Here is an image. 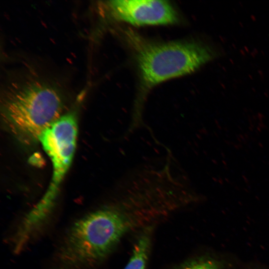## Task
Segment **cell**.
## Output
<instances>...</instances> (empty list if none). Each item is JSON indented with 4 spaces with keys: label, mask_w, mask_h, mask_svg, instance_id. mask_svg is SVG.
Here are the masks:
<instances>
[{
    "label": "cell",
    "mask_w": 269,
    "mask_h": 269,
    "mask_svg": "<svg viewBox=\"0 0 269 269\" xmlns=\"http://www.w3.org/2000/svg\"><path fill=\"white\" fill-rule=\"evenodd\" d=\"M108 5L116 18L134 25L171 24L178 20L174 8L165 0H111Z\"/></svg>",
    "instance_id": "5b68a950"
},
{
    "label": "cell",
    "mask_w": 269,
    "mask_h": 269,
    "mask_svg": "<svg viewBox=\"0 0 269 269\" xmlns=\"http://www.w3.org/2000/svg\"><path fill=\"white\" fill-rule=\"evenodd\" d=\"M154 225L142 229L133 248L132 256L124 269H146L150 253Z\"/></svg>",
    "instance_id": "8992f818"
},
{
    "label": "cell",
    "mask_w": 269,
    "mask_h": 269,
    "mask_svg": "<svg viewBox=\"0 0 269 269\" xmlns=\"http://www.w3.org/2000/svg\"><path fill=\"white\" fill-rule=\"evenodd\" d=\"M119 243L103 206L69 225L46 269H97Z\"/></svg>",
    "instance_id": "7a4b0ae2"
},
{
    "label": "cell",
    "mask_w": 269,
    "mask_h": 269,
    "mask_svg": "<svg viewBox=\"0 0 269 269\" xmlns=\"http://www.w3.org/2000/svg\"><path fill=\"white\" fill-rule=\"evenodd\" d=\"M174 269H221L217 260L207 257H201L188 260Z\"/></svg>",
    "instance_id": "52a82bcc"
},
{
    "label": "cell",
    "mask_w": 269,
    "mask_h": 269,
    "mask_svg": "<svg viewBox=\"0 0 269 269\" xmlns=\"http://www.w3.org/2000/svg\"><path fill=\"white\" fill-rule=\"evenodd\" d=\"M15 84L1 96V121L16 139L31 145L39 141L42 133L62 116L63 96L58 88L43 81Z\"/></svg>",
    "instance_id": "6da1fadb"
},
{
    "label": "cell",
    "mask_w": 269,
    "mask_h": 269,
    "mask_svg": "<svg viewBox=\"0 0 269 269\" xmlns=\"http://www.w3.org/2000/svg\"><path fill=\"white\" fill-rule=\"evenodd\" d=\"M77 134L76 117L70 112L62 115L39 136V141L52 162V176L43 196L25 215L27 223L33 228L44 229L52 222L60 184L74 156Z\"/></svg>",
    "instance_id": "3957f363"
},
{
    "label": "cell",
    "mask_w": 269,
    "mask_h": 269,
    "mask_svg": "<svg viewBox=\"0 0 269 269\" xmlns=\"http://www.w3.org/2000/svg\"><path fill=\"white\" fill-rule=\"evenodd\" d=\"M211 56L201 44L174 41L144 43L137 50L136 59L143 83L149 88L194 72Z\"/></svg>",
    "instance_id": "277c9868"
}]
</instances>
